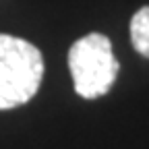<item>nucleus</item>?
<instances>
[{
  "label": "nucleus",
  "instance_id": "1",
  "mask_svg": "<svg viewBox=\"0 0 149 149\" xmlns=\"http://www.w3.org/2000/svg\"><path fill=\"white\" fill-rule=\"evenodd\" d=\"M44 58L31 42L0 33V110L27 104L42 85Z\"/></svg>",
  "mask_w": 149,
  "mask_h": 149
},
{
  "label": "nucleus",
  "instance_id": "2",
  "mask_svg": "<svg viewBox=\"0 0 149 149\" xmlns=\"http://www.w3.org/2000/svg\"><path fill=\"white\" fill-rule=\"evenodd\" d=\"M68 70L74 91L85 100H95L112 89L120 64L104 33H87L70 46Z\"/></svg>",
  "mask_w": 149,
  "mask_h": 149
},
{
  "label": "nucleus",
  "instance_id": "3",
  "mask_svg": "<svg viewBox=\"0 0 149 149\" xmlns=\"http://www.w3.org/2000/svg\"><path fill=\"white\" fill-rule=\"evenodd\" d=\"M130 42L141 56L149 58V6L139 8L130 19Z\"/></svg>",
  "mask_w": 149,
  "mask_h": 149
}]
</instances>
